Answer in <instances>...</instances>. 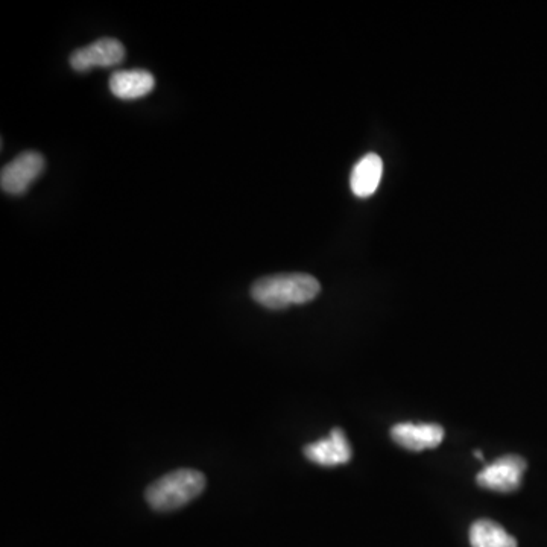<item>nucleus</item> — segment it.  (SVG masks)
<instances>
[{
  "mask_svg": "<svg viewBox=\"0 0 547 547\" xmlns=\"http://www.w3.org/2000/svg\"><path fill=\"white\" fill-rule=\"evenodd\" d=\"M472 547H517L516 538L493 520H476L470 528Z\"/></svg>",
  "mask_w": 547,
  "mask_h": 547,
  "instance_id": "obj_10",
  "label": "nucleus"
},
{
  "mask_svg": "<svg viewBox=\"0 0 547 547\" xmlns=\"http://www.w3.org/2000/svg\"><path fill=\"white\" fill-rule=\"evenodd\" d=\"M383 162L379 155L370 152L365 155L364 159L356 163L355 169L351 172L350 186L351 192L355 193L356 197L370 198L376 193L382 180Z\"/></svg>",
  "mask_w": 547,
  "mask_h": 547,
  "instance_id": "obj_9",
  "label": "nucleus"
},
{
  "mask_svg": "<svg viewBox=\"0 0 547 547\" xmlns=\"http://www.w3.org/2000/svg\"><path fill=\"white\" fill-rule=\"evenodd\" d=\"M45 157L37 151H25L17 155L0 172V186L4 192L19 197L28 192L31 184L45 171Z\"/></svg>",
  "mask_w": 547,
  "mask_h": 547,
  "instance_id": "obj_3",
  "label": "nucleus"
},
{
  "mask_svg": "<svg viewBox=\"0 0 547 547\" xmlns=\"http://www.w3.org/2000/svg\"><path fill=\"white\" fill-rule=\"evenodd\" d=\"M321 286L315 277L303 272L263 277L251 286V297L260 306L282 310L295 304H306L320 294Z\"/></svg>",
  "mask_w": 547,
  "mask_h": 547,
  "instance_id": "obj_1",
  "label": "nucleus"
},
{
  "mask_svg": "<svg viewBox=\"0 0 547 547\" xmlns=\"http://www.w3.org/2000/svg\"><path fill=\"white\" fill-rule=\"evenodd\" d=\"M125 48L119 40L101 38L86 48L70 55V66L76 72H87L93 67H114L124 61Z\"/></svg>",
  "mask_w": 547,
  "mask_h": 547,
  "instance_id": "obj_5",
  "label": "nucleus"
},
{
  "mask_svg": "<svg viewBox=\"0 0 547 547\" xmlns=\"http://www.w3.org/2000/svg\"><path fill=\"white\" fill-rule=\"evenodd\" d=\"M526 461L522 456L506 455L496 459L476 476L479 487L497 493H514L522 485Z\"/></svg>",
  "mask_w": 547,
  "mask_h": 547,
  "instance_id": "obj_4",
  "label": "nucleus"
},
{
  "mask_svg": "<svg viewBox=\"0 0 547 547\" xmlns=\"http://www.w3.org/2000/svg\"><path fill=\"white\" fill-rule=\"evenodd\" d=\"M475 456L478 459H484V453H482L481 450H475Z\"/></svg>",
  "mask_w": 547,
  "mask_h": 547,
  "instance_id": "obj_11",
  "label": "nucleus"
},
{
  "mask_svg": "<svg viewBox=\"0 0 547 547\" xmlns=\"http://www.w3.org/2000/svg\"><path fill=\"white\" fill-rule=\"evenodd\" d=\"M394 443L412 452L435 449L444 440V429L435 423H399L391 429Z\"/></svg>",
  "mask_w": 547,
  "mask_h": 547,
  "instance_id": "obj_6",
  "label": "nucleus"
},
{
  "mask_svg": "<svg viewBox=\"0 0 547 547\" xmlns=\"http://www.w3.org/2000/svg\"><path fill=\"white\" fill-rule=\"evenodd\" d=\"M155 78L148 70H119L110 78V90L124 101L143 98L154 90Z\"/></svg>",
  "mask_w": 547,
  "mask_h": 547,
  "instance_id": "obj_8",
  "label": "nucleus"
},
{
  "mask_svg": "<svg viewBox=\"0 0 547 547\" xmlns=\"http://www.w3.org/2000/svg\"><path fill=\"white\" fill-rule=\"evenodd\" d=\"M304 455L309 461L323 467H336L350 462L351 446L345 437L344 431L335 427L329 437L304 447Z\"/></svg>",
  "mask_w": 547,
  "mask_h": 547,
  "instance_id": "obj_7",
  "label": "nucleus"
},
{
  "mask_svg": "<svg viewBox=\"0 0 547 547\" xmlns=\"http://www.w3.org/2000/svg\"><path fill=\"white\" fill-rule=\"evenodd\" d=\"M206 488V476L193 468H180L152 482L145 491L146 502L152 510L168 511L183 508L197 499Z\"/></svg>",
  "mask_w": 547,
  "mask_h": 547,
  "instance_id": "obj_2",
  "label": "nucleus"
}]
</instances>
